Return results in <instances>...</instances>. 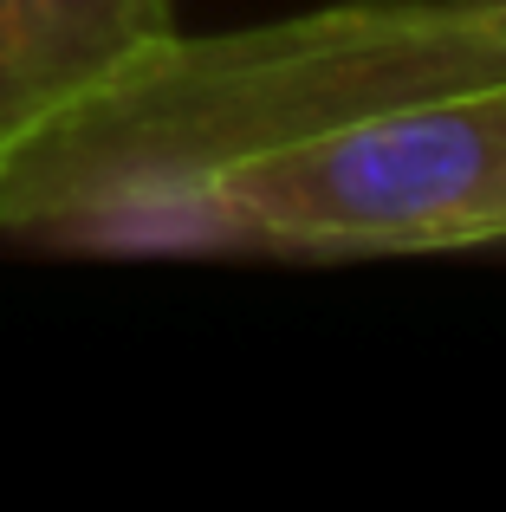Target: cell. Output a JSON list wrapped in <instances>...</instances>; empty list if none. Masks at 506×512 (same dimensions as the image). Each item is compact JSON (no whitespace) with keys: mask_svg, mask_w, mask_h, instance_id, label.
Listing matches in <instances>:
<instances>
[{"mask_svg":"<svg viewBox=\"0 0 506 512\" xmlns=\"http://www.w3.org/2000/svg\"><path fill=\"white\" fill-rule=\"evenodd\" d=\"M506 240V85L403 104L189 182L137 253H442Z\"/></svg>","mask_w":506,"mask_h":512,"instance_id":"cell-2","label":"cell"},{"mask_svg":"<svg viewBox=\"0 0 506 512\" xmlns=\"http://www.w3.org/2000/svg\"><path fill=\"white\" fill-rule=\"evenodd\" d=\"M176 39V0H0V163Z\"/></svg>","mask_w":506,"mask_h":512,"instance_id":"cell-3","label":"cell"},{"mask_svg":"<svg viewBox=\"0 0 506 512\" xmlns=\"http://www.w3.org/2000/svg\"><path fill=\"white\" fill-rule=\"evenodd\" d=\"M506 85V0H338L163 39L0 163V234L137 253L189 182L403 104Z\"/></svg>","mask_w":506,"mask_h":512,"instance_id":"cell-1","label":"cell"}]
</instances>
